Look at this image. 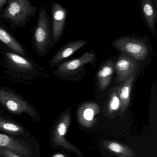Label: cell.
Masks as SVG:
<instances>
[{
  "label": "cell",
  "mask_w": 157,
  "mask_h": 157,
  "mask_svg": "<svg viewBox=\"0 0 157 157\" xmlns=\"http://www.w3.org/2000/svg\"><path fill=\"white\" fill-rule=\"evenodd\" d=\"M2 53L0 66L4 68V72L13 80L31 84L49 77L43 68L30 57L22 56L5 48L2 49Z\"/></svg>",
  "instance_id": "obj_1"
},
{
  "label": "cell",
  "mask_w": 157,
  "mask_h": 157,
  "mask_svg": "<svg viewBox=\"0 0 157 157\" xmlns=\"http://www.w3.org/2000/svg\"><path fill=\"white\" fill-rule=\"evenodd\" d=\"M36 6L28 0H8L7 5L0 13V18L10 23L13 30L26 26L36 14Z\"/></svg>",
  "instance_id": "obj_2"
},
{
  "label": "cell",
  "mask_w": 157,
  "mask_h": 157,
  "mask_svg": "<svg viewBox=\"0 0 157 157\" xmlns=\"http://www.w3.org/2000/svg\"><path fill=\"white\" fill-rule=\"evenodd\" d=\"M96 51L85 52L80 57L63 62L53 71L52 75L67 81H78L86 75V66H96Z\"/></svg>",
  "instance_id": "obj_3"
},
{
  "label": "cell",
  "mask_w": 157,
  "mask_h": 157,
  "mask_svg": "<svg viewBox=\"0 0 157 157\" xmlns=\"http://www.w3.org/2000/svg\"><path fill=\"white\" fill-rule=\"evenodd\" d=\"M0 106L12 114L21 116L25 114L35 121L41 119L33 105L11 88L0 86Z\"/></svg>",
  "instance_id": "obj_4"
},
{
  "label": "cell",
  "mask_w": 157,
  "mask_h": 157,
  "mask_svg": "<svg viewBox=\"0 0 157 157\" xmlns=\"http://www.w3.org/2000/svg\"><path fill=\"white\" fill-rule=\"evenodd\" d=\"M51 37L50 18L46 7L42 6L39 9L33 36V50L39 58L45 56L51 49Z\"/></svg>",
  "instance_id": "obj_5"
},
{
  "label": "cell",
  "mask_w": 157,
  "mask_h": 157,
  "mask_svg": "<svg viewBox=\"0 0 157 157\" xmlns=\"http://www.w3.org/2000/svg\"><path fill=\"white\" fill-rule=\"evenodd\" d=\"M71 108L63 112L55 122L50 133V145L52 148L63 149L75 153L78 157H85L79 149L66 139V135L71 123Z\"/></svg>",
  "instance_id": "obj_6"
},
{
  "label": "cell",
  "mask_w": 157,
  "mask_h": 157,
  "mask_svg": "<svg viewBox=\"0 0 157 157\" xmlns=\"http://www.w3.org/2000/svg\"><path fill=\"white\" fill-rule=\"evenodd\" d=\"M112 47L140 64L149 56L151 53L149 45L146 40L128 36L117 38L112 43Z\"/></svg>",
  "instance_id": "obj_7"
},
{
  "label": "cell",
  "mask_w": 157,
  "mask_h": 157,
  "mask_svg": "<svg viewBox=\"0 0 157 157\" xmlns=\"http://www.w3.org/2000/svg\"><path fill=\"white\" fill-rule=\"evenodd\" d=\"M51 37L50 48L54 47L62 38L64 33L67 10L59 2L53 1L51 3Z\"/></svg>",
  "instance_id": "obj_8"
},
{
  "label": "cell",
  "mask_w": 157,
  "mask_h": 157,
  "mask_svg": "<svg viewBox=\"0 0 157 157\" xmlns=\"http://www.w3.org/2000/svg\"><path fill=\"white\" fill-rule=\"evenodd\" d=\"M140 64L129 56L120 53L114 61V71L116 75V82L121 84L133 74L138 73Z\"/></svg>",
  "instance_id": "obj_9"
},
{
  "label": "cell",
  "mask_w": 157,
  "mask_h": 157,
  "mask_svg": "<svg viewBox=\"0 0 157 157\" xmlns=\"http://www.w3.org/2000/svg\"><path fill=\"white\" fill-rule=\"evenodd\" d=\"M86 40H78L71 41L61 48L51 58L48 62L49 67H57L74 53L88 44Z\"/></svg>",
  "instance_id": "obj_10"
},
{
  "label": "cell",
  "mask_w": 157,
  "mask_h": 157,
  "mask_svg": "<svg viewBox=\"0 0 157 157\" xmlns=\"http://www.w3.org/2000/svg\"><path fill=\"white\" fill-rule=\"evenodd\" d=\"M0 147L10 150L22 157H31L32 150L23 140L0 133Z\"/></svg>",
  "instance_id": "obj_11"
},
{
  "label": "cell",
  "mask_w": 157,
  "mask_h": 157,
  "mask_svg": "<svg viewBox=\"0 0 157 157\" xmlns=\"http://www.w3.org/2000/svg\"><path fill=\"white\" fill-rule=\"evenodd\" d=\"M99 112L100 107L97 103L86 102L82 104L78 109V121L84 127H91L94 124L95 117Z\"/></svg>",
  "instance_id": "obj_12"
},
{
  "label": "cell",
  "mask_w": 157,
  "mask_h": 157,
  "mask_svg": "<svg viewBox=\"0 0 157 157\" xmlns=\"http://www.w3.org/2000/svg\"><path fill=\"white\" fill-rule=\"evenodd\" d=\"M114 61L108 59L102 62L96 73L98 88L103 91L110 86L114 73Z\"/></svg>",
  "instance_id": "obj_13"
},
{
  "label": "cell",
  "mask_w": 157,
  "mask_h": 157,
  "mask_svg": "<svg viewBox=\"0 0 157 157\" xmlns=\"http://www.w3.org/2000/svg\"><path fill=\"white\" fill-rule=\"evenodd\" d=\"M140 11L146 26L157 39L156 32L157 6L151 0H140Z\"/></svg>",
  "instance_id": "obj_14"
},
{
  "label": "cell",
  "mask_w": 157,
  "mask_h": 157,
  "mask_svg": "<svg viewBox=\"0 0 157 157\" xmlns=\"http://www.w3.org/2000/svg\"><path fill=\"white\" fill-rule=\"evenodd\" d=\"M137 73H135L121 84L117 85V94L121 101L119 113L122 117H124L129 106L132 88L136 81Z\"/></svg>",
  "instance_id": "obj_15"
},
{
  "label": "cell",
  "mask_w": 157,
  "mask_h": 157,
  "mask_svg": "<svg viewBox=\"0 0 157 157\" xmlns=\"http://www.w3.org/2000/svg\"><path fill=\"white\" fill-rule=\"evenodd\" d=\"M0 42L13 53L30 57L25 47L18 42L1 21H0Z\"/></svg>",
  "instance_id": "obj_16"
},
{
  "label": "cell",
  "mask_w": 157,
  "mask_h": 157,
  "mask_svg": "<svg viewBox=\"0 0 157 157\" xmlns=\"http://www.w3.org/2000/svg\"><path fill=\"white\" fill-rule=\"evenodd\" d=\"M103 146L118 157H136L135 151L130 147L114 140H105Z\"/></svg>",
  "instance_id": "obj_17"
},
{
  "label": "cell",
  "mask_w": 157,
  "mask_h": 157,
  "mask_svg": "<svg viewBox=\"0 0 157 157\" xmlns=\"http://www.w3.org/2000/svg\"><path fill=\"white\" fill-rule=\"evenodd\" d=\"M0 130L10 135H23L25 130L24 127L18 122L0 116Z\"/></svg>",
  "instance_id": "obj_18"
},
{
  "label": "cell",
  "mask_w": 157,
  "mask_h": 157,
  "mask_svg": "<svg viewBox=\"0 0 157 157\" xmlns=\"http://www.w3.org/2000/svg\"><path fill=\"white\" fill-rule=\"evenodd\" d=\"M121 108V101L117 94V85L110 91L106 102V109L109 114H112L119 111Z\"/></svg>",
  "instance_id": "obj_19"
},
{
  "label": "cell",
  "mask_w": 157,
  "mask_h": 157,
  "mask_svg": "<svg viewBox=\"0 0 157 157\" xmlns=\"http://www.w3.org/2000/svg\"><path fill=\"white\" fill-rule=\"evenodd\" d=\"M0 157H22L20 156L14 151L4 148L0 147Z\"/></svg>",
  "instance_id": "obj_20"
},
{
  "label": "cell",
  "mask_w": 157,
  "mask_h": 157,
  "mask_svg": "<svg viewBox=\"0 0 157 157\" xmlns=\"http://www.w3.org/2000/svg\"><path fill=\"white\" fill-rule=\"evenodd\" d=\"M8 2V0H0V13L4 10Z\"/></svg>",
  "instance_id": "obj_21"
},
{
  "label": "cell",
  "mask_w": 157,
  "mask_h": 157,
  "mask_svg": "<svg viewBox=\"0 0 157 157\" xmlns=\"http://www.w3.org/2000/svg\"><path fill=\"white\" fill-rule=\"evenodd\" d=\"M50 157H67V156L63 153H56L53 154Z\"/></svg>",
  "instance_id": "obj_22"
}]
</instances>
